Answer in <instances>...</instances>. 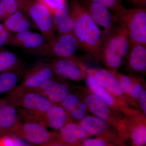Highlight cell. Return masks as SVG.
I'll list each match as a JSON object with an SVG mask.
<instances>
[{
    "mask_svg": "<svg viewBox=\"0 0 146 146\" xmlns=\"http://www.w3.org/2000/svg\"><path fill=\"white\" fill-rule=\"evenodd\" d=\"M23 0H0V22L21 10Z\"/></svg>",
    "mask_w": 146,
    "mask_h": 146,
    "instance_id": "cell-26",
    "label": "cell"
},
{
    "mask_svg": "<svg viewBox=\"0 0 146 146\" xmlns=\"http://www.w3.org/2000/svg\"><path fill=\"white\" fill-rule=\"evenodd\" d=\"M141 0H130V2L134 5H138Z\"/></svg>",
    "mask_w": 146,
    "mask_h": 146,
    "instance_id": "cell-37",
    "label": "cell"
},
{
    "mask_svg": "<svg viewBox=\"0 0 146 146\" xmlns=\"http://www.w3.org/2000/svg\"><path fill=\"white\" fill-rule=\"evenodd\" d=\"M69 13V9L68 8L67 5L59 10L51 14L53 25L55 31L58 26L66 18Z\"/></svg>",
    "mask_w": 146,
    "mask_h": 146,
    "instance_id": "cell-30",
    "label": "cell"
},
{
    "mask_svg": "<svg viewBox=\"0 0 146 146\" xmlns=\"http://www.w3.org/2000/svg\"><path fill=\"white\" fill-rule=\"evenodd\" d=\"M14 136L15 138L16 146H36L29 143L27 141H25V140L21 138Z\"/></svg>",
    "mask_w": 146,
    "mask_h": 146,
    "instance_id": "cell-36",
    "label": "cell"
},
{
    "mask_svg": "<svg viewBox=\"0 0 146 146\" xmlns=\"http://www.w3.org/2000/svg\"><path fill=\"white\" fill-rule=\"evenodd\" d=\"M130 43L127 32L123 27L108 37L103 45L102 60L108 70L117 72L127 57Z\"/></svg>",
    "mask_w": 146,
    "mask_h": 146,
    "instance_id": "cell-3",
    "label": "cell"
},
{
    "mask_svg": "<svg viewBox=\"0 0 146 146\" xmlns=\"http://www.w3.org/2000/svg\"><path fill=\"white\" fill-rule=\"evenodd\" d=\"M138 106L141 108L142 113L146 116V90H144L138 100Z\"/></svg>",
    "mask_w": 146,
    "mask_h": 146,
    "instance_id": "cell-34",
    "label": "cell"
},
{
    "mask_svg": "<svg viewBox=\"0 0 146 146\" xmlns=\"http://www.w3.org/2000/svg\"><path fill=\"white\" fill-rule=\"evenodd\" d=\"M21 121L18 108L5 97L0 98V135H11Z\"/></svg>",
    "mask_w": 146,
    "mask_h": 146,
    "instance_id": "cell-16",
    "label": "cell"
},
{
    "mask_svg": "<svg viewBox=\"0 0 146 146\" xmlns=\"http://www.w3.org/2000/svg\"><path fill=\"white\" fill-rule=\"evenodd\" d=\"M24 72L21 66L13 70L0 73V96L7 95L14 90Z\"/></svg>",
    "mask_w": 146,
    "mask_h": 146,
    "instance_id": "cell-24",
    "label": "cell"
},
{
    "mask_svg": "<svg viewBox=\"0 0 146 146\" xmlns=\"http://www.w3.org/2000/svg\"><path fill=\"white\" fill-rule=\"evenodd\" d=\"M17 108L45 114L52 102L44 96L33 91L13 90L5 97Z\"/></svg>",
    "mask_w": 146,
    "mask_h": 146,
    "instance_id": "cell-8",
    "label": "cell"
},
{
    "mask_svg": "<svg viewBox=\"0 0 146 146\" xmlns=\"http://www.w3.org/2000/svg\"><path fill=\"white\" fill-rule=\"evenodd\" d=\"M86 73L94 78L99 84L123 103L128 104L127 99L120 87L117 78L112 71L89 68Z\"/></svg>",
    "mask_w": 146,
    "mask_h": 146,
    "instance_id": "cell-15",
    "label": "cell"
},
{
    "mask_svg": "<svg viewBox=\"0 0 146 146\" xmlns=\"http://www.w3.org/2000/svg\"><path fill=\"white\" fill-rule=\"evenodd\" d=\"M79 48L73 33L57 34L37 49L29 51L32 54L56 58L73 56Z\"/></svg>",
    "mask_w": 146,
    "mask_h": 146,
    "instance_id": "cell-5",
    "label": "cell"
},
{
    "mask_svg": "<svg viewBox=\"0 0 146 146\" xmlns=\"http://www.w3.org/2000/svg\"><path fill=\"white\" fill-rule=\"evenodd\" d=\"M3 22V24L11 33H19L30 30L31 27L28 16L21 10L9 16Z\"/></svg>",
    "mask_w": 146,
    "mask_h": 146,
    "instance_id": "cell-23",
    "label": "cell"
},
{
    "mask_svg": "<svg viewBox=\"0 0 146 146\" xmlns=\"http://www.w3.org/2000/svg\"><path fill=\"white\" fill-rule=\"evenodd\" d=\"M21 66L20 59L15 53L9 50L0 52V73L13 70Z\"/></svg>",
    "mask_w": 146,
    "mask_h": 146,
    "instance_id": "cell-25",
    "label": "cell"
},
{
    "mask_svg": "<svg viewBox=\"0 0 146 146\" xmlns=\"http://www.w3.org/2000/svg\"><path fill=\"white\" fill-rule=\"evenodd\" d=\"M91 136L80 125L74 121L70 122L65 125L56 133L57 140L64 143L71 145H77L80 141Z\"/></svg>",
    "mask_w": 146,
    "mask_h": 146,
    "instance_id": "cell-19",
    "label": "cell"
},
{
    "mask_svg": "<svg viewBox=\"0 0 146 146\" xmlns=\"http://www.w3.org/2000/svg\"><path fill=\"white\" fill-rule=\"evenodd\" d=\"M86 83L88 89L93 94L96 95L115 112L129 117L132 115L136 109L127 104L123 103L99 84L90 74L86 73Z\"/></svg>",
    "mask_w": 146,
    "mask_h": 146,
    "instance_id": "cell-12",
    "label": "cell"
},
{
    "mask_svg": "<svg viewBox=\"0 0 146 146\" xmlns=\"http://www.w3.org/2000/svg\"><path fill=\"white\" fill-rule=\"evenodd\" d=\"M73 120L79 122L87 116L89 109L85 103L75 92H71L60 104Z\"/></svg>",
    "mask_w": 146,
    "mask_h": 146,
    "instance_id": "cell-21",
    "label": "cell"
},
{
    "mask_svg": "<svg viewBox=\"0 0 146 146\" xmlns=\"http://www.w3.org/2000/svg\"><path fill=\"white\" fill-rule=\"evenodd\" d=\"M65 80L54 76L32 91L41 94L52 103L59 104L72 92V88Z\"/></svg>",
    "mask_w": 146,
    "mask_h": 146,
    "instance_id": "cell-13",
    "label": "cell"
},
{
    "mask_svg": "<svg viewBox=\"0 0 146 146\" xmlns=\"http://www.w3.org/2000/svg\"><path fill=\"white\" fill-rule=\"evenodd\" d=\"M49 63L55 76L59 78L79 82L86 77V64L74 56L54 58Z\"/></svg>",
    "mask_w": 146,
    "mask_h": 146,
    "instance_id": "cell-7",
    "label": "cell"
},
{
    "mask_svg": "<svg viewBox=\"0 0 146 146\" xmlns=\"http://www.w3.org/2000/svg\"><path fill=\"white\" fill-rule=\"evenodd\" d=\"M75 89V92L83 100L89 111L93 113L94 116L106 122L114 128L121 136L127 135L128 131L125 117L115 112L88 88L79 86Z\"/></svg>",
    "mask_w": 146,
    "mask_h": 146,
    "instance_id": "cell-2",
    "label": "cell"
},
{
    "mask_svg": "<svg viewBox=\"0 0 146 146\" xmlns=\"http://www.w3.org/2000/svg\"><path fill=\"white\" fill-rule=\"evenodd\" d=\"M45 126L54 130H60L65 125L74 121L59 104H53L45 113Z\"/></svg>",
    "mask_w": 146,
    "mask_h": 146,
    "instance_id": "cell-20",
    "label": "cell"
},
{
    "mask_svg": "<svg viewBox=\"0 0 146 146\" xmlns=\"http://www.w3.org/2000/svg\"><path fill=\"white\" fill-rule=\"evenodd\" d=\"M129 68L136 73H144L146 70V46L130 44L127 55Z\"/></svg>",
    "mask_w": 146,
    "mask_h": 146,
    "instance_id": "cell-22",
    "label": "cell"
},
{
    "mask_svg": "<svg viewBox=\"0 0 146 146\" xmlns=\"http://www.w3.org/2000/svg\"><path fill=\"white\" fill-rule=\"evenodd\" d=\"M49 10L51 14L67 5L66 0H36Z\"/></svg>",
    "mask_w": 146,
    "mask_h": 146,
    "instance_id": "cell-29",
    "label": "cell"
},
{
    "mask_svg": "<svg viewBox=\"0 0 146 146\" xmlns=\"http://www.w3.org/2000/svg\"><path fill=\"white\" fill-rule=\"evenodd\" d=\"M46 42L41 34L30 30L12 33L8 46L19 47L29 51L37 49Z\"/></svg>",
    "mask_w": 146,
    "mask_h": 146,
    "instance_id": "cell-18",
    "label": "cell"
},
{
    "mask_svg": "<svg viewBox=\"0 0 146 146\" xmlns=\"http://www.w3.org/2000/svg\"><path fill=\"white\" fill-rule=\"evenodd\" d=\"M0 146H16L14 136L4 135L0 137Z\"/></svg>",
    "mask_w": 146,
    "mask_h": 146,
    "instance_id": "cell-33",
    "label": "cell"
},
{
    "mask_svg": "<svg viewBox=\"0 0 146 146\" xmlns=\"http://www.w3.org/2000/svg\"><path fill=\"white\" fill-rule=\"evenodd\" d=\"M82 146H112L107 141L99 138H89L82 141Z\"/></svg>",
    "mask_w": 146,
    "mask_h": 146,
    "instance_id": "cell-32",
    "label": "cell"
},
{
    "mask_svg": "<svg viewBox=\"0 0 146 146\" xmlns=\"http://www.w3.org/2000/svg\"><path fill=\"white\" fill-rule=\"evenodd\" d=\"M12 33L6 28L3 23H0V48L8 46Z\"/></svg>",
    "mask_w": 146,
    "mask_h": 146,
    "instance_id": "cell-31",
    "label": "cell"
},
{
    "mask_svg": "<svg viewBox=\"0 0 146 146\" xmlns=\"http://www.w3.org/2000/svg\"><path fill=\"white\" fill-rule=\"evenodd\" d=\"M40 124L21 121L16 126L11 136L21 138L28 143L39 146L53 141L56 133L49 131Z\"/></svg>",
    "mask_w": 146,
    "mask_h": 146,
    "instance_id": "cell-9",
    "label": "cell"
},
{
    "mask_svg": "<svg viewBox=\"0 0 146 146\" xmlns=\"http://www.w3.org/2000/svg\"><path fill=\"white\" fill-rule=\"evenodd\" d=\"M76 145H69V144L64 143L57 140H54L48 143L44 144L40 146H76Z\"/></svg>",
    "mask_w": 146,
    "mask_h": 146,
    "instance_id": "cell-35",
    "label": "cell"
},
{
    "mask_svg": "<svg viewBox=\"0 0 146 146\" xmlns=\"http://www.w3.org/2000/svg\"><path fill=\"white\" fill-rule=\"evenodd\" d=\"M81 4L96 24L104 29L105 40L121 27L110 11L102 5L91 0H83Z\"/></svg>",
    "mask_w": 146,
    "mask_h": 146,
    "instance_id": "cell-10",
    "label": "cell"
},
{
    "mask_svg": "<svg viewBox=\"0 0 146 146\" xmlns=\"http://www.w3.org/2000/svg\"><path fill=\"white\" fill-rule=\"evenodd\" d=\"M69 9L74 20L73 34L79 47L96 59L100 60L102 47L105 41L103 32L78 1L72 0Z\"/></svg>",
    "mask_w": 146,
    "mask_h": 146,
    "instance_id": "cell-1",
    "label": "cell"
},
{
    "mask_svg": "<svg viewBox=\"0 0 146 146\" xmlns=\"http://www.w3.org/2000/svg\"><path fill=\"white\" fill-rule=\"evenodd\" d=\"M102 5L109 9L118 23L125 8L124 7L121 0H91Z\"/></svg>",
    "mask_w": 146,
    "mask_h": 146,
    "instance_id": "cell-27",
    "label": "cell"
},
{
    "mask_svg": "<svg viewBox=\"0 0 146 146\" xmlns=\"http://www.w3.org/2000/svg\"><path fill=\"white\" fill-rule=\"evenodd\" d=\"M118 23L127 32L130 44L146 46V8H125Z\"/></svg>",
    "mask_w": 146,
    "mask_h": 146,
    "instance_id": "cell-4",
    "label": "cell"
},
{
    "mask_svg": "<svg viewBox=\"0 0 146 146\" xmlns=\"http://www.w3.org/2000/svg\"><path fill=\"white\" fill-rule=\"evenodd\" d=\"M78 123L90 136H100L106 141L118 142L119 138L115 129L103 120L93 115H87Z\"/></svg>",
    "mask_w": 146,
    "mask_h": 146,
    "instance_id": "cell-14",
    "label": "cell"
},
{
    "mask_svg": "<svg viewBox=\"0 0 146 146\" xmlns=\"http://www.w3.org/2000/svg\"><path fill=\"white\" fill-rule=\"evenodd\" d=\"M74 27V20L69 11V14L58 26L55 31L57 32V34L73 33Z\"/></svg>",
    "mask_w": 146,
    "mask_h": 146,
    "instance_id": "cell-28",
    "label": "cell"
},
{
    "mask_svg": "<svg viewBox=\"0 0 146 146\" xmlns=\"http://www.w3.org/2000/svg\"><path fill=\"white\" fill-rule=\"evenodd\" d=\"M54 76L49 63L38 62L24 72L22 81L13 90L32 91Z\"/></svg>",
    "mask_w": 146,
    "mask_h": 146,
    "instance_id": "cell-11",
    "label": "cell"
},
{
    "mask_svg": "<svg viewBox=\"0 0 146 146\" xmlns=\"http://www.w3.org/2000/svg\"><path fill=\"white\" fill-rule=\"evenodd\" d=\"M128 131H130L133 146H145L146 143V117L137 110L133 115L126 117Z\"/></svg>",
    "mask_w": 146,
    "mask_h": 146,
    "instance_id": "cell-17",
    "label": "cell"
},
{
    "mask_svg": "<svg viewBox=\"0 0 146 146\" xmlns=\"http://www.w3.org/2000/svg\"><path fill=\"white\" fill-rule=\"evenodd\" d=\"M31 19L46 42L55 36L51 14L36 0H23L21 10Z\"/></svg>",
    "mask_w": 146,
    "mask_h": 146,
    "instance_id": "cell-6",
    "label": "cell"
}]
</instances>
